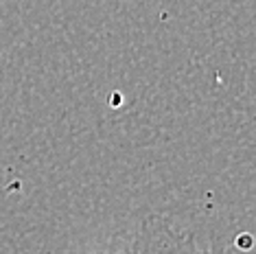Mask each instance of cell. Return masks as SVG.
Returning a JSON list of instances; mask_svg holds the SVG:
<instances>
[{"label":"cell","instance_id":"1","mask_svg":"<svg viewBox=\"0 0 256 254\" xmlns=\"http://www.w3.org/2000/svg\"><path fill=\"white\" fill-rule=\"evenodd\" d=\"M127 254H219L200 246L190 234L173 228L160 217H151L125 241Z\"/></svg>","mask_w":256,"mask_h":254},{"label":"cell","instance_id":"2","mask_svg":"<svg viewBox=\"0 0 256 254\" xmlns=\"http://www.w3.org/2000/svg\"><path fill=\"white\" fill-rule=\"evenodd\" d=\"M92 254H127L125 252V241H118V246L106 248V250H98V252H92Z\"/></svg>","mask_w":256,"mask_h":254}]
</instances>
